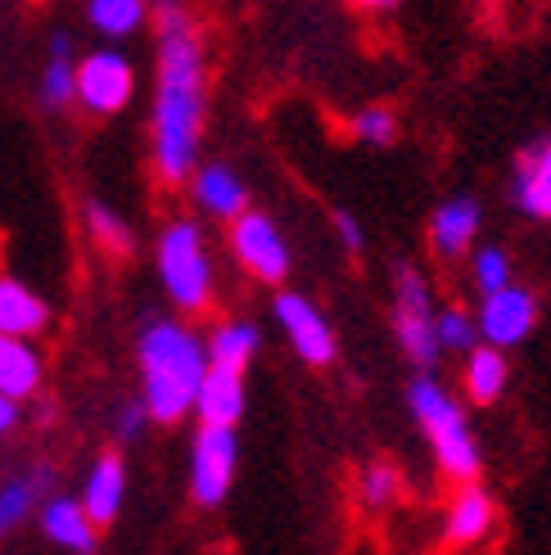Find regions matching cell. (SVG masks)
<instances>
[{"label":"cell","instance_id":"cell-30","mask_svg":"<svg viewBox=\"0 0 551 555\" xmlns=\"http://www.w3.org/2000/svg\"><path fill=\"white\" fill-rule=\"evenodd\" d=\"M335 231H339V240H344L348 254H362L367 235H362V227H357V221H353V212H339V217H335Z\"/></svg>","mask_w":551,"mask_h":555},{"label":"cell","instance_id":"cell-13","mask_svg":"<svg viewBox=\"0 0 551 555\" xmlns=\"http://www.w3.org/2000/svg\"><path fill=\"white\" fill-rule=\"evenodd\" d=\"M41 352L27 335H0V393L5 398H33L41 388Z\"/></svg>","mask_w":551,"mask_h":555},{"label":"cell","instance_id":"cell-15","mask_svg":"<svg viewBox=\"0 0 551 555\" xmlns=\"http://www.w3.org/2000/svg\"><path fill=\"white\" fill-rule=\"evenodd\" d=\"M46 325H50L46 298L33 294L23 281H14V275H0V335H27V339H37Z\"/></svg>","mask_w":551,"mask_h":555},{"label":"cell","instance_id":"cell-21","mask_svg":"<svg viewBox=\"0 0 551 555\" xmlns=\"http://www.w3.org/2000/svg\"><path fill=\"white\" fill-rule=\"evenodd\" d=\"M258 344H262L258 325H249V321H227V325H217V335H213V339H208L204 348H208V362L244 371V366L254 362Z\"/></svg>","mask_w":551,"mask_h":555},{"label":"cell","instance_id":"cell-17","mask_svg":"<svg viewBox=\"0 0 551 555\" xmlns=\"http://www.w3.org/2000/svg\"><path fill=\"white\" fill-rule=\"evenodd\" d=\"M488 529H492V496L465 479V488L457 492V502H452V511H448L444 538H448L452 546H475V542L488 538Z\"/></svg>","mask_w":551,"mask_h":555},{"label":"cell","instance_id":"cell-5","mask_svg":"<svg viewBox=\"0 0 551 555\" xmlns=\"http://www.w3.org/2000/svg\"><path fill=\"white\" fill-rule=\"evenodd\" d=\"M235 461H240L235 425H200L195 448H190V496L208 511L222 506L235 479Z\"/></svg>","mask_w":551,"mask_h":555},{"label":"cell","instance_id":"cell-32","mask_svg":"<svg viewBox=\"0 0 551 555\" xmlns=\"http://www.w3.org/2000/svg\"><path fill=\"white\" fill-rule=\"evenodd\" d=\"M18 425V402L14 398H5V393H0V438H5L10 429Z\"/></svg>","mask_w":551,"mask_h":555},{"label":"cell","instance_id":"cell-6","mask_svg":"<svg viewBox=\"0 0 551 555\" xmlns=\"http://www.w3.org/2000/svg\"><path fill=\"white\" fill-rule=\"evenodd\" d=\"M131 95H136V73L127 64V54H118V50H91L87 60L73 68V100L100 118L123 114Z\"/></svg>","mask_w":551,"mask_h":555},{"label":"cell","instance_id":"cell-18","mask_svg":"<svg viewBox=\"0 0 551 555\" xmlns=\"http://www.w3.org/2000/svg\"><path fill=\"white\" fill-rule=\"evenodd\" d=\"M515 204L529 217L551 221V135L515 163Z\"/></svg>","mask_w":551,"mask_h":555},{"label":"cell","instance_id":"cell-31","mask_svg":"<svg viewBox=\"0 0 551 555\" xmlns=\"http://www.w3.org/2000/svg\"><path fill=\"white\" fill-rule=\"evenodd\" d=\"M141 425H145V402L123 406V415H118V438H136V434H141Z\"/></svg>","mask_w":551,"mask_h":555},{"label":"cell","instance_id":"cell-29","mask_svg":"<svg viewBox=\"0 0 551 555\" xmlns=\"http://www.w3.org/2000/svg\"><path fill=\"white\" fill-rule=\"evenodd\" d=\"M475 285L484 294L511 285V262H507L502 248H479V254H475Z\"/></svg>","mask_w":551,"mask_h":555},{"label":"cell","instance_id":"cell-10","mask_svg":"<svg viewBox=\"0 0 551 555\" xmlns=\"http://www.w3.org/2000/svg\"><path fill=\"white\" fill-rule=\"evenodd\" d=\"M276 321L285 325V335H290V344H294V352L303 357V362H312V366L335 362V330L325 325V317L303 294L276 298Z\"/></svg>","mask_w":551,"mask_h":555},{"label":"cell","instance_id":"cell-16","mask_svg":"<svg viewBox=\"0 0 551 555\" xmlns=\"http://www.w3.org/2000/svg\"><path fill=\"white\" fill-rule=\"evenodd\" d=\"M479 231V204L475 199H448V204H438L434 221H430V240H434V254L438 258H457L471 248Z\"/></svg>","mask_w":551,"mask_h":555},{"label":"cell","instance_id":"cell-12","mask_svg":"<svg viewBox=\"0 0 551 555\" xmlns=\"http://www.w3.org/2000/svg\"><path fill=\"white\" fill-rule=\"evenodd\" d=\"M123 496H127V469H123V456H100L87 475V488H81V511L91 515L95 529H108L123 511Z\"/></svg>","mask_w":551,"mask_h":555},{"label":"cell","instance_id":"cell-7","mask_svg":"<svg viewBox=\"0 0 551 555\" xmlns=\"http://www.w3.org/2000/svg\"><path fill=\"white\" fill-rule=\"evenodd\" d=\"M231 254L240 267L262 285H281L290 275V244L276 231V221L267 212H235L231 217Z\"/></svg>","mask_w":551,"mask_h":555},{"label":"cell","instance_id":"cell-27","mask_svg":"<svg viewBox=\"0 0 551 555\" xmlns=\"http://www.w3.org/2000/svg\"><path fill=\"white\" fill-rule=\"evenodd\" d=\"M398 492H402V483H398L394 465H384V461L367 465V475H362V506L367 511H389L398 502Z\"/></svg>","mask_w":551,"mask_h":555},{"label":"cell","instance_id":"cell-1","mask_svg":"<svg viewBox=\"0 0 551 555\" xmlns=\"http://www.w3.org/2000/svg\"><path fill=\"white\" fill-rule=\"evenodd\" d=\"M204 135V41L181 0H158V87H154V172L181 185L195 172Z\"/></svg>","mask_w":551,"mask_h":555},{"label":"cell","instance_id":"cell-25","mask_svg":"<svg viewBox=\"0 0 551 555\" xmlns=\"http://www.w3.org/2000/svg\"><path fill=\"white\" fill-rule=\"evenodd\" d=\"M87 231H91V240L104 248V254H114V258H127L131 254L127 221L114 208H108V204H87Z\"/></svg>","mask_w":551,"mask_h":555},{"label":"cell","instance_id":"cell-19","mask_svg":"<svg viewBox=\"0 0 551 555\" xmlns=\"http://www.w3.org/2000/svg\"><path fill=\"white\" fill-rule=\"evenodd\" d=\"M195 204L204 208V212H213V217H235V212H244V204H249V194H244V181L231 172V168H222V163H213V168H200L195 172Z\"/></svg>","mask_w":551,"mask_h":555},{"label":"cell","instance_id":"cell-11","mask_svg":"<svg viewBox=\"0 0 551 555\" xmlns=\"http://www.w3.org/2000/svg\"><path fill=\"white\" fill-rule=\"evenodd\" d=\"M190 411H200V425H235L244 415V371L208 362Z\"/></svg>","mask_w":551,"mask_h":555},{"label":"cell","instance_id":"cell-4","mask_svg":"<svg viewBox=\"0 0 551 555\" xmlns=\"http://www.w3.org/2000/svg\"><path fill=\"white\" fill-rule=\"evenodd\" d=\"M158 275L181 312H204L213 298V262L195 221H172L158 235Z\"/></svg>","mask_w":551,"mask_h":555},{"label":"cell","instance_id":"cell-24","mask_svg":"<svg viewBox=\"0 0 551 555\" xmlns=\"http://www.w3.org/2000/svg\"><path fill=\"white\" fill-rule=\"evenodd\" d=\"M145 5L150 0H87L91 27L104 37H131L136 27L145 23Z\"/></svg>","mask_w":551,"mask_h":555},{"label":"cell","instance_id":"cell-28","mask_svg":"<svg viewBox=\"0 0 551 555\" xmlns=\"http://www.w3.org/2000/svg\"><path fill=\"white\" fill-rule=\"evenodd\" d=\"M353 131L362 135L367 145H394L398 141V118L389 108H362V114L353 118Z\"/></svg>","mask_w":551,"mask_h":555},{"label":"cell","instance_id":"cell-20","mask_svg":"<svg viewBox=\"0 0 551 555\" xmlns=\"http://www.w3.org/2000/svg\"><path fill=\"white\" fill-rule=\"evenodd\" d=\"M46 483H50V469H37V475H18L10 483H0V538L23 529V519L33 515V506H41Z\"/></svg>","mask_w":551,"mask_h":555},{"label":"cell","instance_id":"cell-3","mask_svg":"<svg viewBox=\"0 0 551 555\" xmlns=\"http://www.w3.org/2000/svg\"><path fill=\"white\" fill-rule=\"evenodd\" d=\"M407 402H411V415H417L425 438H430L438 469H444L448 479H461V483L475 479L479 475V448H475L471 425H465V411L448 398V388L434 384V379H417Z\"/></svg>","mask_w":551,"mask_h":555},{"label":"cell","instance_id":"cell-23","mask_svg":"<svg viewBox=\"0 0 551 555\" xmlns=\"http://www.w3.org/2000/svg\"><path fill=\"white\" fill-rule=\"evenodd\" d=\"M73 54H68V33H54L50 37V60H46V73H41V104L46 108H68L73 104Z\"/></svg>","mask_w":551,"mask_h":555},{"label":"cell","instance_id":"cell-2","mask_svg":"<svg viewBox=\"0 0 551 555\" xmlns=\"http://www.w3.org/2000/svg\"><path fill=\"white\" fill-rule=\"evenodd\" d=\"M136 357H141V384H145V415L158 425H177L185 421V411L195 406V388L200 375L208 366V348L200 335H190L177 321H150L141 344H136Z\"/></svg>","mask_w":551,"mask_h":555},{"label":"cell","instance_id":"cell-26","mask_svg":"<svg viewBox=\"0 0 551 555\" xmlns=\"http://www.w3.org/2000/svg\"><path fill=\"white\" fill-rule=\"evenodd\" d=\"M434 335H438V348H448V352H471L475 339H479V325H475V317H465L461 308H448V312L434 317Z\"/></svg>","mask_w":551,"mask_h":555},{"label":"cell","instance_id":"cell-8","mask_svg":"<svg viewBox=\"0 0 551 555\" xmlns=\"http://www.w3.org/2000/svg\"><path fill=\"white\" fill-rule=\"evenodd\" d=\"M394 325H398V344L417 366L438 362V335H434V308H430V285L421 271L398 267V294H394Z\"/></svg>","mask_w":551,"mask_h":555},{"label":"cell","instance_id":"cell-14","mask_svg":"<svg viewBox=\"0 0 551 555\" xmlns=\"http://www.w3.org/2000/svg\"><path fill=\"white\" fill-rule=\"evenodd\" d=\"M41 533L54 546L87 555V551H95V533L100 529L91 524V515L81 511V502H73V496H50V502L41 506Z\"/></svg>","mask_w":551,"mask_h":555},{"label":"cell","instance_id":"cell-22","mask_svg":"<svg viewBox=\"0 0 551 555\" xmlns=\"http://www.w3.org/2000/svg\"><path fill=\"white\" fill-rule=\"evenodd\" d=\"M507 388V357L502 348H471V362H465V393L475 402H498Z\"/></svg>","mask_w":551,"mask_h":555},{"label":"cell","instance_id":"cell-9","mask_svg":"<svg viewBox=\"0 0 551 555\" xmlns=\"http://www.w3.org/2000/svg\"><path fill=\"white\" fill-rule=\"evenodd\" d=\"M538 321V302L529 289H515V285H502L484 294V312H479V335L492 344V348H511L520 339H529V330Z\"/></svg>","mask_w":551,"mask_h":555},{"label":"cell","instance_id":"cell-33","mask_svg":"<svg viewBox=\"0 0 551 555\" xmlns=\"http://www.w3.org/2000/svg\"><path fill=\"white\" fill-rule=\"evenodd\" d=\"M357 10H371V14H384V10H394L398 0H353Z\"/></svg>","mask_w":551,"mask_h":555}]
</instances>
